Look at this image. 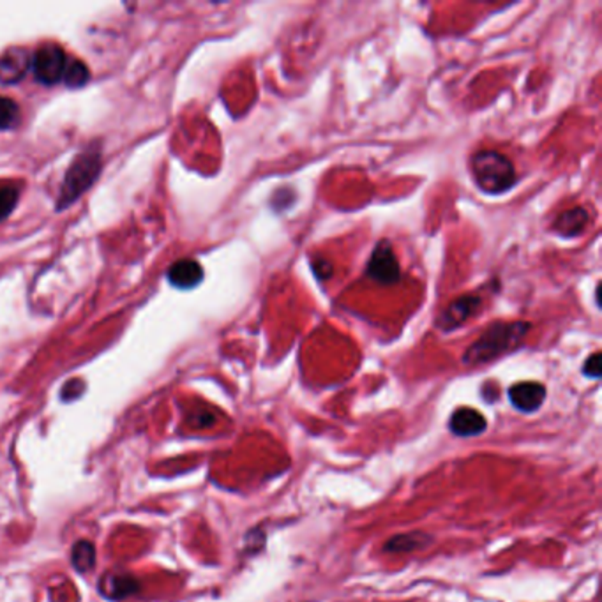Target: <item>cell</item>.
Listing matches in <instances>:
<instances>
[{"label":"cell","instance_id":"obj_13","mask_svg":"<svg viewBox=\"0 0 602 602\" xmlns=\"http://www.w3.org/2000/svg\"><path fill=\"white\" fill-rule=\"evenodd\" d=\"M432 543V537L428 534H423V532H410V534H401V535H396L392 537L391 541L385 543L384 550L387 553H394V555H400V553H412L419 548H424Z\"/></svg>","mask_w":602,"mask_h":602},{"label":"cell","instance_id":"obj_10","mask_svg":"<svg viewBox=\"0 0 602 602\" xmlns=\"http://www.w3.org/2000/svg\"><path fill=\"white\" fill-rule=\"evenodd\" d=\"M202 280H203V269L196 260H191V258H182L168 269V281L180 290L194 289L202 283Z\"/></svg>","mask_w":602,"mask_h":602},{"label":"cell","instance_id":"obj_8","mask_svg":"<svg viewBox=\"0 0 602 602\" xmlns=\"http://www.w3.org/2000/svg\"><path fill=\"white\" fill-rule=\"evenodd\" d=\"M509 400L514 408L525 414L539 410L546 400V387L537 382H521L514 384L509 389Z\"/></svg>","mask_w":602,"mask_h":602},{"label":"cell","instance_id":"obj_11","mask_svg":"<svg viewBox=\"0 0 602 602\" xmlns=\"http://www.w3.org/2000/svg\"><path fill=\"white\" fill-rule=\"evenodd\" d=\"M449 428L455 437H475L487 428V421L479 410L463 407L452 414Z\"/></svg>","mask_w":602,"mask_h":602},{"label":"cell","instance_id":"obj_12","mask_svg":"<svg viewBox=\"0 0 602 602\" xmlns=\"http://www.w3.org/2000/svg\"><path fill=\"white\" fill-rule=\"evenodd\" d=\"M140 582L131 574H107L99 582V592L110 601H121L140 590Z\"/></svg>","mask_w":602,"mask_h":602},{"label":"cell","instance_id":"obj_3","mask_svg":"<svg viewBox=\"0 0 602 602\" xmlns=\"http://www.w3.org/2000/svg\"><path fill=\"white\" fill-rule=\"evenodd\" d=\"M101 171V155L99 152L87 151L76 155L71 162L64 184L59 193L57 210H64L71 203H75L98 178Z\"/></svg>","mask_w":602,"mask_h":602},{"label":"cell","instance_id":"obj_5","mask_svg":"<svg viewBox=\"0 0 602 602\" xmlns=\"http://www.w3.org/2000/svg\"><path fill=\"white\" fill-rule=\"evenodd\" d=\"M366 274L378 285H396L401 280V267L398 257L394 253L392 244L384 239L380 241L368 262Z\"/></svg>","mask_w":602,"mask_h":602},{"label":"cell","instance_id":"obj_7","mask_svg":"<svg viewBox=\"0 0 602 602\" xmlns=\"http://www.w3.org/2000/svg\"><path fill=\"white\" fill-rule=\"evenodd\" d=\"M32 55L25 48H11L0 55V83L12 85L30 71Z\"/></svg>","mask_w":602,"mask_h":602},{"label":"cell","instance_id":"obj_6","mask_svg":"<svg viewBox=\"0 0 602 602\" xmlns=\"http://www.w3.org/2000/svg\"><path fill=\"white\" fill-rule=\"evenodd\" d=\"M482 305V297L477 294H464L452 301L437 318V327L444 332H451L468 321Z\"/></svg>","mask_w":602,"mask_h":602},{"label":"cell","instance_id":"obj_17","mask_svg":"<svg viewBox=\"0 0 602 602\" xmlns=\"http://www.w3.org/2000/svg\"><path fill=\"white\" fill-rule=\"evenodd\" d=\"M18 202V191L11 186L0 189V219L7 218Z\"/></svg>","mask_w":602,"mask_h":602},{"label":"cell","instance_id":"obj_16","mask_svg":"<svg viewBox=\"0 0 602 602\" xmlns=\"http://www.w3.org/2000/svg\"><path fill=\"white\" fill-rule=\"evenodd\" d=\"M18 121H20L18 105L9 98L0 96V130H11L18 124Z\"/></svg>","mask_w":602,"mask_h":602},{"label":"cell","instance_id":"obj_1","mask_svg":"<svg viewBox=\"0 0 602 602\" xmlns=\"http://www.w3.org/2000/svg\"><path fill=\"white\" fill-rule=\"evenodd\" d=\"M530 329L532 325L528 321H496L470 345L463 355V362L466 366H480L496 360L516 350L525 341Z\"/></svg>","mask_w":602,"mask_h":602},{"label":"cell","instance_id":"obj_4","mask_svg":"<svg viewBox=\"0 0 602 602\" xmlns=\"http://www.w3.org/2000/svg\"><path fill=\"white\" fill-rule=\"evenodd\" d=\"M67 67L66 51L55 43H44L32 53L30 69L37 82L44 85H55L64 78Z\"/></svg>","mask_w":602,"mask_h":602},{"label":"cell","instance_id":"obj_9","mask_svg":"<svg viewBox=\"0 0 602 602\" xmlns=\"http://www.w3.org/2000/svg\"><path fill=\"white\" fill-rule=\"evenodd\" d=\"M590 221H592V216H590L589 209L574 207V209L562 212L555 219L553 230L564 239H574V237H580L587 232V228L590 226Z\"/></svg>","mask_w":602,"mask_h":602},{"label":"cell","instance_id":"obj_14","mask_svg":"<svg viewBox=\"0 0 602 602\" xmlns=\"http://www.w3.org/2000/svg\"><path fill=\"white\" fill-rule=\"evenodd\" d=\"M71 564L76 569V573L85 574L94 569L96 566V548L91 541L80 539L71 548Z\"/></svg>","mask_w":602,"mask_h":602},{"label":"cell","instance_id":"obj_2","mask_svg":"<svg viewBox=\"0 0 602 602\" xmlns=\"http://www.w3.org/2000/svg\"><path fill=\"white\" fill-rule=\"evenodd\" d=\"M471 177L486 194H502L516 184V168L512 161L498 151H477L470 159Z\"/></svg>","mask_w":602,"mask_h":602},{"label":"cell","instance_id":"obj_15","mask_svg":"<svg viewBox=\"0 0 602 602\" xmlns=\"http://www.w3.org/2000/svg\"><path fill=\"white\" fill-rule=\"evenodd\" d=\"M89 78H91L89 67L82 60H73L71 64H67L62 80L69 89H80L89 82Z\"/></svg>","mask_w":602,"mask_h":602},{"label":"cell","instance_id":"obj_18","mask_svg":"<svg viewBox=\"0 0 602 602\" xmlns=\"http://www.w3.org/2000/svg\"><path fill=\"white\" fill-rule=\"evenodd\" d=\"M601 353L596 352L594 355H590L583 366V375L590 376V378H599L601 376Z\"/></svg>","mask_w":602,"mask_h":602}]
</instances>
